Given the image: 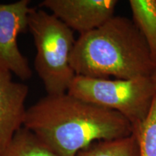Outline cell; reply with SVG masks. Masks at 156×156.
Returning a JSON list of instances; mask_svg holds the SVG:
<instances>
[{
  "instance_id": "cell-6",
  "label": "cell",
  "mask_w": 156,
  "mask_h": 156,
  "mask_svg": "<svg viewBox=\"0 0 156 156\" xmlns=\"http://www.w3.org/2000/svg\"><path fill=\"white\" fill-rule=\"evenodd\" d=\"M116 0H44L41 7L50 9L73 31L95 30L114 17Z\"/></svg>"
},
{
  "instance_id": "cell-12",
  "label": "cell",
  "mask_w": 156,
  "mask_h": 156,
  "mask_svg": "<svg viewBox=\"0 0 156 156\" xmlns=\"http://www.w3.org/2000/svg\"><path fill=\"white\" fill-rule=\"evenodd\" d=\"M152 79H153V80L154 82V84H155V88H156V70L155 71V73H153V75H152Z\"/></svg>"
},
{
  "instance_id": "cell-9",
  "label": "cell",
  "mask_w": 156,
  "mask_h": 156,
  "mask_svg": "<svg viewBox=\"0 0 156 156\" xmlns=\"http://www.w3.org/2000/svg\"><path fill=\"white\" fill-rule=\"evenodd\" d=\"M76 156H139L137 136L133 132L131 135L119 139L94 142Z\"/></svg>"
},
{
  "instance_id": "cell-4",
  "label": "cell",
  "mask_w": 156,
  "mask_h": 156,
  "mask_svg": "<svg viewBox=\"0 0 156 156\" xmlns=\"http://www.w3.org/2000/svg\"><path fill=\"white\" fill-rule=\"evenodd\" d=\"M68 94L119 113L133 129L149 114L156 95L152 77L132 79L94 78L76 75Z\"/></svg>"
},
{
  "instance_id": "cell-8",
  "label": "cell",
  "mask_w": 156,
  "mask_h": 156,
  "mask_svg": "<svg viewBox=\"0 0 156 156\" xmlns=\"http://www.w3.org/2000/svg\"><path fill=\"white\" fill-rule=\"evenodd\" d=\"M133 22L145 39L156 65V0H130Z\"/></svg>"
},
{
  "instance_id": "cell-7",
  "label": "cell",
  "mask_w": 156,
  "mask_h": 156,
  "mask_svg": "<svg viewBox=\"0 0 156 156\" xmlns=\"http://www.w3.org/2000/svg\"><path fill=\"white\" fill-rule=\"evenodd\" d=\"M12 74L0 70V153L23 127L29 87L12 80Z\"/></svg>"
},
{
  "instance_id": "cell-10",
  "label": "cell",
  "mask_w": 156,
  "mask_h": 156,
  "mask_svg": "<svg viewBox=\"0 0 156 156\" xmlns=\"http://www.w3.org/2000/svg\"><path fill=\"white\" fill-rule=\"evenodd\" d=\"M0 156H57L32 132L22 127Z\"/></svg>"
},
{
  "instance_id": "cell-11",
  "label": "cell",
  "mask_w": 156,
  "mask_h": 156,
  "mask_svg": "<svg viewBox=\"0 0 156 156\" xmlns=\"http://www.w3.org/2000/svg\"><path fill=\"white\" fill-rule=\"evenodd\" d=\"M139 144V156H156V95L145 119L134 128Z\"/></svg>"
},
{
  "instance_id": "cell-1",
  "label": "cell",
  "mask_w": 156,
  "mask_h": 156,
  "mask_svg": "<svg viewBox=\"0 0 156 156\" xmlns=\"http://www.w3.org/2000/svg\"><path fill=\"white\" fill-rule=\"evenodd\" d=\"M23 127L57 156H76L94 142L119 139L134 132L119 113L67 93L47 95L28 108Z\"/></svg>"
},
{
  "instance_id": "cell-5",
  "label": "cell",
  "mask_w": 156,
  "mask_h": 156,
  "mask_svg": "<svg viewBox=\"0 0 156 156\" xmlns=\"http://www.w3.org/2000/svg\"><path fill=\"white\" fill-rule=\"evenodd\" d=\"M29 5V0L0 3V70L15 74L23 80L30 79L33 73L17 44L19 34L28 28Z\"/></svg>"
},
{
  "instance_id": "cell-2",
  "label": "cell",
  "mask_w": 156,
  "mask_h": 156,
  "mask_svg": "<svg viewBox=\"0 0 156 156\" xmlns=\"http://www.w3.org/2000/svg\"><path fill=\"white\" fill-rule=\"evenodd\" d=\"M76 75L132 79L152 77L156 65L133 20L114 16L95 30L80 34L70 56Z\"/></svg>"
},
{
  "instance_id": "cell-3",
  "label": "cell",
  "mask_w": 156,
  "mask_h": 156,
  "mask_svg": "<svg viewBox=\"0 0 156 156\" xmlns=\"http://www.w3.org/2000/svg\"><path fill=\"white\" fill-rule=\"evenodd\" d=\"M28 28L36 48L35 69L47 95L67 93L76 76L70 65L74 31L42 8H31Z\"/></svg>"
}]
</instances>
